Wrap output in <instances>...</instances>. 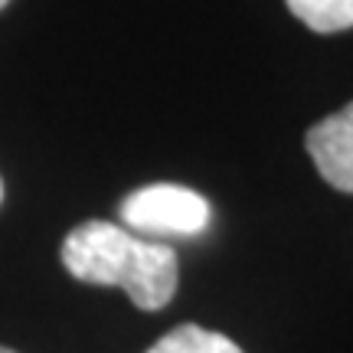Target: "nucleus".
I'll return each mask as SVG.
<instances>
[{
	"mask_svg": "<svg viewBox=\"0 0 353 353\" xmlns=\"http://www.w3.org/2000/svg\"><path fill=\"white\" fill-rule=\"evenodd\" d=\"M63 265L85 285L121 288L141 311H161L180 285V262L167 242L141 239L105 219H88L65 236Z\"/></svg>",
	"mask_w": 353,
	"mask_h": 353,
	"instance_id": "nucleus-1",
	"label": "nucleus"
},
{
	"mask_svg": "<svg viewBox=\"0 0 353 353\" xmlns=\"http://www.w3.org/2000/svg\"><path fill=\"white\" fill-rule=\"evenodd\" d=\"M307 154L334 190L353 193V101L307 131Z\"/></svg>",
	"mask_w": 353,
	"mask_h": 353,
	"instance_id": "nucleus-3",
	"label": "nucleus"
},
{
	"mask_svg": "<svg viewBox=\"0 0 353 353\" xmlns=\"http://www.w3.org/2000/svg\"><path fill=\"white\" fill-rule=\"evenodd\" d=\"M0 353H13V350H7V347H0Z\"/></svg>",
	"mask_w": 353,
	"mask_h": 353,
	"instance_id": "nucleus-8",
	"label": "nucleus"
},
{
	"mask_svg": "<svg viewBox=\"0 0 353 353\" xmlns=\"http://www.w3.org/2000/svg\"><path fill=\"white\" fill-rule=\"evenodd\" d=\"M285 3L314 33H341L353 26V0H285Z\"/></svg>",
	"mask_w": 353,
	"mask_h": 353,
	"instance_id": "nucleus-5",
	"label": "nucleus"
},
{
	"mask_svg": "<svg viewBox=\"0 0 353 353\" xmlns=\"http://www.w3.org/2000/svg\"><path fill=\"white\" fill-rule=\"evenodd\" d=\"M118 213L125 229L141 236H196L210 226V203L180 183H151L128 193Z\"/></svg>",
	"mask_w": 353,
	"mask_h": 353,
	"instance_id": "nucleus-2",
	"label": "nucleus"
},
{
	"mask_svg": "<svg viewBox=\"0 0 353 353\" xmlns=\"http://www.w3.org/2000/svg\"><path fill=\"white\" fill-rule=\"evenodd\" d=\"M0 200H3V180H0Z\"/></svg>",
	"mask_w": 353,
	"mask_h": 353,
	"instance_id": "nucleus-7",
	"label": "nucleus"
},
{
	"mask_svg": "<svg viewBox=\"0 0 353 353\" xmlns=\"http://www.w3.org/2000/svg\"><path fill=\"white\" fill-rule=\"evenodd\" d=\"M7 3H10V0H0V10H3V7H7Z\"/></svg>",
	"mask_w": 353,
	"mask_h": 353,
	"instance_id": "nucleus-6",
	"label": "nucleus"
},
{
	"mask_svg": "<svg viewBox=\"0 0 353 353\" xmlns=\"http://www.w3.org/2000/svg\"><path fill=\"white\" fill-rule=\"evenodd\" d=\"M148 353H242V347L229 341L226 334L196 327V324H180V327L167 330Z\"/></svg>",
	"mask_w": 353,
	"mask_h": 353,
	"instance_id": "nucleus-4",
	"label": "nucleus"
}]
</instances>
